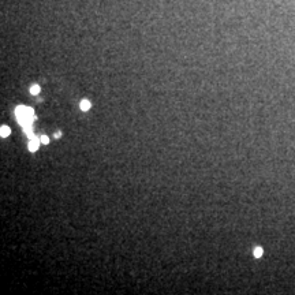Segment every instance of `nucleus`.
<instances>
[{"label": "nucleus", "mask_w": 295, "mask_h": 295, "mask_svg": "<svg viewBox=\"0 0 295 295\" xmlns=\"http://www.w3.org/2000/svg\"><path fill=\"white\" fill-rule=\"evenodd\" d=\"M40 141H41V142H43V144H50V138H48V137H47V135H43V137H41V139H40Z\"/></svg>", "instance_id": "0eeeda50"}, {"label": "nucleus", "mask_w": 295, "mask_h": 295, "mask_svg": "<svg viewBox=\"0 0 295 295\" xmlns=\"http://www.w3.org/2000/svg\"><path fill=\"white\" fill-rule=\"evenodd\" d=\"M254 256H256V257H261L262 256V249H261V247H257L256 250H254Z\"/></svg>", "instance_id": "423d86ee"}, {"label": "nucleus", "mask_w": 295, "mask_h": 295, "mask_svg": "<svg viewBox=\"0 0 295 295\" xmlns=\"http://www.w3.org/2000/svg\"><path fill=\"white\" fill-rule=\"evenodd\" d=\"M15 114H17L18 122L21 123L22 126H30L32 122H33L34 111L32 108H28V107H18Z\"/></svg>", "instance_id": "f257e3e1"}, {"label": "nucleus", "mask_w": 295, "mask_h": 295, "mask_svg": "<svg viewBox=\"0 0 295 295\" xmlns=\"http://www.w3.org/2000/svg\"><path fill=\"white\" fill-rule=\"evenodd\" d=\"M39 138L37 137H34V135H32L30 137V142H29V151L30 152H36L37 149H39Z\"/></svg>", "instance_id": "f03ea898"}, {"label": "nucleus", "mask_w": 295, "mask_h": 295, "mask_svg": "<svg viewBox=\"0 0 295 295\" xmlns=\"http://www.w3.org/2000/svg\"><path fill=\"white\" fill-rule=\"evenodd\" d=\"M0 134H1L3 138H6V137L10 135V128L7 127V126H1V127H0Z\"/></svg>", "instance_id": "7ed1b4c3"}, {"label": "nucleus", "mask_w": 295, "mask_h": 295, "mask_svg": "<svg viewBox=\"0 0 295 295\" xmlns=\"http://www.w3.org/2000/svg\"><path fill=\"white\" fill-rule=\"evenodd\" d=\"M90 108V103L88 100H82L81 101V110L82 111H88Z\"/></svg>", "instance_id": "20e7f679"}, {"label": "nucleus", "mask_w": 295, "mask_h": 295, "mask_svg": "<svg viewBox=\"0 0 295 295\" xmlns=\"http://www.w3.org/2000/svg\"><path fill=\"white\" fill-rule=\"evenodd\" d=\"M60 137H61V133L60 131H58V133L55 134V138H60Z\"/></svg>", "instance_id": "6e6552de"}, {"label": "nucleus", "mask_w": 295, "mask_h": 295, "mask_svg": "<svg viewBox=\"0 0 295 295\" xmlns=\"http://www.w3.org/2000/svg\"><path fill=\"white\" fill-rule=\"evenodd\" d=\"M40 90L41 89H40L39 85H33V86L30 88V93H32V95H39Z\"/></svg>", "instance_id": "39448f33"}]
</instances>
